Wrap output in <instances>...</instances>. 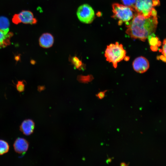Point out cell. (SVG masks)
I'll list each match as a JSON object with an SVG mask.
<instances>
[{
    "instance_id": "cell-19",
    "label": "cell",
    "mask_w": 166,
    "mask_h": 166,
    "mask_svg": "<svg viewBox=\"0 0 166 166\" xmlns=\"http://www.w3.org/2000/svg\"><path fill=\"white\" fill-rule=\"evenodd\" d=\"M159 51L161 52L162 55L166 58V38L163 40L162 48L159 50Z\"/></svg>"
},
{
    "instance_id": "cell-16",
    "label": "cell",
    "mask_w": 166,
    "mask_h": 166,
    "mask_svg": "<svg viewBox=\"0 0 166 166\" xmlns=\"http://www.w3.org/2000/svg\"><path fill=\"white\" fill-rule=\"evenodd\" d=\"M9 146L6 141L0 140V155H2L8 152Z\"/></svg>"
},
{
    "instance_id": "cell-4",
    "label": "cell",
    "mask_w": 166,
    "mask_h": 166,
    "mask_svg": "<svg viewBox=\"0 0 166 166\" xmlns=\"http://www.w3.org/2000/svg\"><path fill=\"white\" fill-rule=\"evenodd\" d=\"M160 5L159 0H136L134 9L135 12L148 18L154 15L153 11L154 7Z\"/></svg>"
},
{
    "instance_id": "cell-9",
    "label": "cell",
    "mask_w": 166,
    "mask_h": 166,
    "mask_svg": "<svg viewBox=\"0 0 166 166\" xmlns=\"http://www.w3.org/2000/svg\"><path fill=\"white\" fill-rule=\"evenodd\" d=\"M35 124L34 121L30 119L24 120L20 126V130L26 136L31 134L34 132Z\"/></svg>"
},
{
    "instance_id": "cell-17",
    "label": "cell",
    "mask_w": 166,
    "mask_h": 166,
    "mask_svg": "<svg viewBox=\"0 0 166 166\" xmlns=\"http://www.w3.org/2000/svg\"><path fill=\"white\" fill-rule=\"evenodd\" d=\"M136 1V0H121V2L124 5L131 7L135 10L134 7Z\"/></svg>"
},
{
    "instance_id": "cell-25",
    "label": "cell",
    "mask_w": 166,
    "mask_h": 166,
    "mask_svg": "<svg viewBox=\"0 0 166 166\" xmlns=\"http://www.w3.org/2000/svg\"><path fill=\"white\" fill-rule=\"evenodd\" d=\"M30 63L32 65H34L36 63V61L34 60H32L30 61Z\"/></svg>"
},
{
    "instance_id": "cell-3",
    "label": "cell",
    "mask_w": 166,
    "mask_h": 166,
    "mask_svg": "<svg viewBox=\"0 0 166 166\" xmlns=\"http://www.w3.org/2000/svg\"><path fill=\"white\" fill-rule=\"evenodd\" d=\"M113 15L112 17L118 20V24L121 25L123 22L126 24L133 18L135 10L132 8L118 3L112 4Z\"/></svg>"
},
{
    "instance_id": "cell-5",
    "label": "cell",
    "mask_w": 166,
    "mask_h": 166,
    "mask_svg": "<svg viewBox=\"0 0 166 166\" xmlns=\"http://www.w3.org/2000/svg\"><path fill=\"white\" fill-rule=\"evenodd\" d=\"M77 15L79 20L85 24L92 23L95 17L93 10L91 6L87 4L81 5L78 7Z\"/></svg>"
},
{
    "instance_id": "cell-26",
    "label": "cell",
    "mask_w": 166,
    "mask_h": 166,
    "mask_svg": "<svg viewBox=\"0 0 166 166\" xmlns=\"http://www.w3.org/2000/svg\"><path fill=\"white\" fill-rule=\"evenodd\" d=\"M19 58H20V57H19V56H16L15 57V59L16 61H18L19 59Z\"/></svg>"
},
{
    "instance_id": "cell-21",
    "label": "cell",
    "mask_w": 166,
    "mask_h": 166,
    "mask_svg": "<svg viewBox=\"0 0 166 166\" xmlns=\"http://www.w3.org/2000/svg\"><path fill=\"white\" fill-rule=\"evenodd\" d=\"M45 89V87H44V86H39L38 87V90L39 91V92H41L44 90Z\"/></svg>"
},
{
    "instance_id": "cell-15",
    "label": "cell",
    "mask_w": 166,
    "mask_h": 166,
    "mask_svg": "<svg viewBox=\"0 0 166 166\" xmlns=\"http://www.w3.org/2000/svg\"><path fill=\"white\" fill-rule=\"evenodd\" d=\"M93 79V77L91 75H79L77 77V80L80 82L87 83L91 81Z\"/></svg>"
},
{
    "instance_id": "cell-22",
    "label": "cell",
    "mask_w": 166,
    "mask_h": 166,
    "mask_svg": "<svg viewBox=\"0 0 166 166\" xmlns=\"http://www.w3.org/2000/svg\"><path fill=\"white\" fill-rule=\"evenodd\" d=\"M120 165L121 166H127L128 165V164L124 162H122L121 163Z\"/></svg>"
},
{
    "instance_id": "cell-7",
    "label": "cell",
    "mask_w": 166,
    "mask_h": 166,
    "mask_svg": "<svg viewBox=\"0 0 166 166\" xmlns=\"http://www.w3.org/2000/svg\"><path fill=\"white\" fill-rule=\"evenodd\" d=\"M132 66L136 72L141 73L147 71L149 67V64L147 58L143 56H140L133 61Z\"/></svg>"
},
{
    "instance_id": "cell-14",
    "label": "cell",
    "mask_w": 166,
    "mask_h": 166,
    "mask_svg": "<svg viewBox=\"0 0 166 166\" xmlns=\"http://www.w3.org/2000/svg\"><path fill=\"white\" fill-rule=\"evenodd\" d=\"M148 42L150 46L158 47L161 44V41L155 35L154 33L149 35L148 37Z\"/></svg>"
},
{
    "instance_id": "cell-13",
    "label": "cell",
    "mask_w": 166,
    "mask_h": 166,
    "mask_svg": "<svg viewBox=\"0 0 166 166\" xmlns=\"http://www.w3.org/2000/svg\"><path fill=\"white\" fill-rule=\"evenodd\" d=\"M10 23L8 18L4 16L0 17V30L8 33L9 30Z\"/></svg>"
},
{
    "instance_id": "cell-11",
    "label": "cell",
    "mask_w": 166,
    "mask_h": 166,
    "mask_svg": "<svg viewBox=\"0 0 166 166\" xmlns=\"http://www.w3.org/2000/svg\"><path fill=\"white\" fill-rule=\"evenodd\" d=\"M13 35V33L11 32L6 33L0 30V48L10 45V39Z\"/></svg>"
},
{
    "instance_id": "cell-1",
    "label": "cell",
    "mask_w": 166,
    "mask_h": 166,
    "mask_svg": "<svg viewBox=\"0 0 166 166\" xmlns=\"http://www.w3.org/2000/svg\"><path fill=\"white\" fill-rule=\"evenodd\" d=\"M157 24V16L146 18L135 12L132 19L126 24V33L131 38L144 42L149 35L155 33Z\"/></svg>"
},
{
    "instance_id": "cell-12",
    "label": "cell",
    "mask_w": 166,
    "mask_h": 166,
    "mask_svg": "<svg viewBox=\"0 0 166 166\" xmlns=\"http://www.w3.org/2000/svg\"><path fill=\"white\" fill-rule=\"evenodd\" d=\"M69 61L77 69L79 70H83L85 68L84 64L78 57L76 56H70L69 57Z\"/></svg>"
},
{
    "instance_id": "cell-18",
    "label": "cell",
    "mask_w": 166,
    "mask_h": 166,
    "mask_svg": "<svg viewBox=\"0 0 166 166\" xmlns=\"http://www.w3.org/2000/svg\"><path fill=\"white\" fill-rule=\"evenodd\" d=\"M25 85L23 81H18L16 85L17 90L20 92H23L25 89Z\"/></svg>"
},
{
    "instance_id": "cell-24",
    "label": "cell",
    "mask_w": 166,
    "mask_h": 166,
    "mask_svg": "<svg viewBox=\"0 0 166 166\" xmlns=\"http://www.w3.org/2000/svg\"><path fill=\"white\" fill-rule=\"evenodd\" d=\"M112 161V159L111 158H109L108 159L106 160V162L108 164L109 163H110Z\"/></svg>"
},
{
    "instance_id": "cell-8",
    "label": "cell",
    "mask_w": 166,
    "mask_h": 166,
    "mask_svg": "<svg viewBox=\"0 0 166 166\" xmlns=\"http://www.w3.org/2000/svg\"><path fill=\"white\" fill-rule=\"evenodd\" d=\"M13 146L16 152L18 154H24L28 149L29 143L23 138H18L15 141Z\"/></svg>"
},
{
    "instance_id": "cell-20",
    "label": "cell",
    "mask_w": 166,
    "mask_h": 166,
    "mask_svg": "<svg viewBox=\"0 0 166 166\" xmlns=\"http://www.w3.org/2000/svg\"><path fill=\"white\" fill-rule=\"evenodd\" d=\"M107 90H105L104 91H101L99 92L96 95V96L100 99H102L105 96V93Z\"/></svg>"
},
{
    "instance_id": "cell-2",
    "label": "cell",
    "mask_w": 166,
    "mask_h": 166,
    "mask_svg": "<svg viewBox=\"0 0 166 166\" xmlns=\"http://www.w3.org/2000/svg\"><path fill=\"white\" fill-rule=\"evenodd\" d=\"M126 51L122 45L118 42L108 45L105 53L106 61L112 63L114 68L117 67V63L122 60L126 56Z\"/></svg>"
},
{
    "instance_id": "cell-23",
    "label": "cell",
    "mask_w": 166,
    "mask_h": 166,
    "mask_svg": "<svg viewBox=\"0 0 166 166\" xmlns=\"http://www.w3.org/2000/svg\"><path fill=\"white\" fill-rule=\"evenodd\" d=\"M130 59L129 57L128 56H125L124 58V59L125 61H128Z\"/></svg>"
},
{
    "instance_id": "cell-10",
    "label": "cell",
    "mask_w": 166,
    "mask_h": 166,
    "mask_svg": "<svg viewBox=\"0 0 166 166\" xmlns=\"http://www.w3.org/2000/svg\"><path fill=\"white\" fill-rule=\"evenodd\" d=\"M54 41L53 36L51 34L48 33L43 34L39 39L40 45L45 48L51 47L53 44Z\"/></svg>"
},
{
    "instance_id": "cell-6",
    "label": "cell",
    "mask_w": 166,
    "mask_h": 166,
    "mask_svg": "<svg viewBox=\"0 0 166 166\" xmlns=\"http://www.w3.org/2000/svg\"><path fill=\"white\" fill-rule=\"evenodd\" d=\"M13 23L16 24L22 23L31 25L37 22L36 18L34 17L33 13L29 10H23L18 14H15L12 19Z\"/></svg>"
}]
</instances>
